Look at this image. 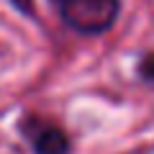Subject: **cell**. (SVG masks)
Instances as JSON below:
<instances>
[{
    "label": "cell",
    "instance_id": "4",
    "mask_svg": "<svg viewBox=\"0 0 154 154\" xmlns=\"http://www.w3.org/2000/svg\"><path fill=\"white\" fill-rule=\"evenodd\" d=\"M11 5L16 8V11L26 13V16H31V13H33V0H11Z\"/></svg>",
    "mask_w": 154,
    "mask_h": 154
},
{
    "label": "cell",
    "instance_id": "2",
    "mask_svg": "<svg viewBox=\"0 0 154 154\" xmlns=\"http://www.w3.org/2000/svg\"><path fill=\"white\" fill-rule=\"evenodd\" d=\"M21 128L26 134V141L31 144L33 154H69L72 149L64 128L51 121H41L38 116H23Z\"/></svg>",
    "mask_w": 154,
    "mask_h": 154
},
{
    "label": "cell",
    "instance_id": "5",
    "mask_svg": "<svg viewBox=\"0 0 154 154\" xmlns=\"http://www.w3.org/2000/svg\"><path fill=\"white\" fill-rule=\"evenodd\" d=\"M57 3H62V0H57Z\"/></svg>",
    "mask_w": 154,
    "mask_h": 154
},
{
    "label": "cell",
    "instance_id": "3",
    "mask_svg": "<svg viewBox=\"0 0 154 154\" xmlns=\"http://www.w3.org/2000/svg\"><path fill=\"white\" fill-rule=\"evenodd\" d=\"M136 72L144 82H154V51H146V54L139 59L136 64Z\"/></svg>",
    "mask_w": 154,
    "mask_h": 154
},
{
    "label": "cell",
    "instance_id": "1",
    "mask_svg": "<svg viewBox=\"0 0 154 154\" xmlns=\"http://www.w3.org/2000/svg\"><path fill=\"white\" fill-rule=\"evenodd\" d=\"M59 13L72 31L98 36L116 23L121 13V0H62Z\"/></svg>",
    "mask_w": 154,
    "mask_h": 154
}]
</instances>
